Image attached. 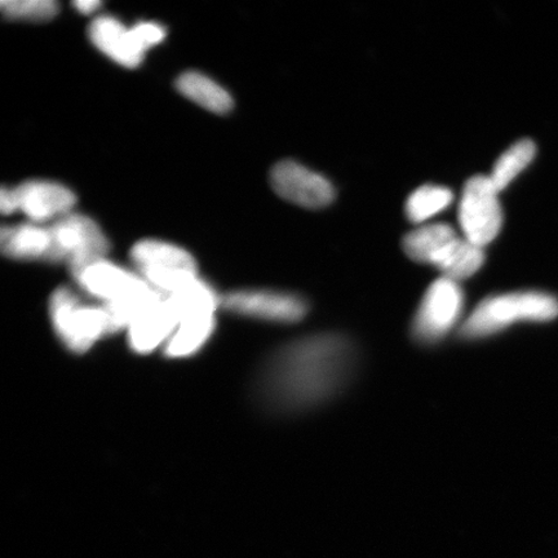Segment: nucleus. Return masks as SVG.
<instances>
[{
    "label": "nucleus",
    "instance_id": "nucleus-17",
    "mask_svg": "<svg viewBox=\"0 0 558 558\" xmlns=\"http://www.w3.org/2000/svg\"><path fill=\"white\" fill-rule=\"evenodd\" d=\"M177 88L187 100L215 114H227L234 107L228 90L199 72L181 74L177 81Z\"/></svg>",
    "mask_w": 558,
    "mask_h": 558
},
{
    "label": "nucleus",
    "instance_id": "nucleus-2",
    "mask_svg": "<svg viewBox=\"0 0 558 558\" xmlns=\"http://www.w3.org/2000/svg\"><path fill=\"white\" fill-rule=\"evenodd\" d=\"M558 316V300L546 292L522 291L494 295L481 302L459 327L464 340L494 337L521 323H547Z\"/></svg>",
    "mask_w": 558,
    "mask_h": 558
},
{
    "label": "nucleus",
    "instance_id": "nucleus-12",
    "mask_svg": "<svg viewBox=\"0 0 558 558\" xmlns=\"http://www.w3.org/2000/svg\"><path fill=\"white\" fill-rule=\"evenodd\" d=\"M19 211L31 222L44 226L72 214L75 194L65 185L51 180H29L15 187Z\"/></svg>",
    "mask_w": 558,
    "mask_h": 558
},
{
    "label": "nucleus",
    "instance_id": "nucleus-11",
    "mask_svg": "<svg viewBox=\"0 0 558 558\" xmlns=\"http://www.w3.org/2000/svg\"><path fill=\"white\" fill-rule=\"evenodd\" d=\"M72 277L83 292L104 305L120 303L150 286L137 271L108 259L90 264Z\"/></svg>",
    "mask_w": 558,
    "mask_h": 558
},
{
    "label": "nucleus",
    "instance_id": "nucleus-24",
    "mask_svg": "<svg viewBox=\"0 0 558 558\" xmlns=\"http://www.w3.org/2000/svg\"><path fill=\"white\" fill-rule=\"evenodd\" d=\"M73 5L74 9L83 13V15H93L102 4L99 0H78V2H74Z\"/></svg>",
    "mask_w": 558,
    "mask_h": 558
},
{
    "label": "nucleus",
    "instance_id": "nucleus-14",
    "mask_svg": "<svg viewBox=\"0 0 558 558\" xmlns=\"http://www.w3.org/2000/svg\"><path fill=\"white\" fill-rule=\"evenodd\" d=\"M88 37L97 50L124 68L135 69L144 60L146 51L132 27L113 16L96 17L88 27Z\"/></svg>",
    "mask_w": 558,
    "mask_h": 558
},
{
    "label": "nucleus",
    "instance_id": "nucleus-8",
    "mask_svg": "<svg viewBox=\"0 0 558 558\" xmlns=\"http://www.w3.org/2000/svg\"><path fill=\"white\" fill-rule=\"evenodd\" d=\"M459 225L464 239L484 247L497 239L504 226L499 191L493 181L478 174L466 181L459 204Z\"/></svg>",
    "mask_w": 558,
    "mask_h": 558
},
{
    "label": "nucleus",
    "instance_id": "nucleus-5",
    "mask_svg": "<svg viewBox=\"0 0 558 558\" xmlns=\"http://www.w3.org/2000/svg\"><path fill=\"white\" fill-rule=\"evenodd\" d=\"M136 271L165 296L199 278L198 265L190 251L170 242L143 240L131 248Z\"/></svg>",
    "mask_w": 558,
    "mask_h": 558
},
{
    "label": "nucleus",
    "instance_id": "nucleus-18",
    "mask_svg": "<svg viewBox=\"0 0 558 558\" xmlns=\"http://www.w3.org/2000/svg\"><path fill=\"white\" fill-rule=\"evenodd\" d=\"M458 233L448 225L418 227L403 239V251L411 260L432 265L446 244L456 240Z\"/></svg>",
    "mask_w": 558,
    "mask_h": 558
},
{
    "label": "nucleus",
    "instance_id": "nucleus-20",
    "mask_svg": "<svg viewBox=\"0 0 558 558\" xmlns=\"http://www.w3.org/2000/svg\"><path fill=\"white\" fill-rule=\"evenodd\" d=\"M535 153V144L527 138L513 144L511 148L500 156L494 166L493 172L488 174L494 186L499 192L506 190L533 162Z\"/></svg>",
    "mask_w": 558,
    "mask_h": 558
},
{
    "label": "nucleus",
    "instance_id": "nucleus-1",
    "mask_svg": "<svg viewBox=\"0 0 558 558\" xmlns=\"http://www.w3.org/2000/svg\"><path fill=\"white\" fill-rule=\"evenodd\" d=\"M359 349L338 332L306 335L271 352L256 373L254 397L270 414L294 415L339 396L359 366Z\"/></svg>",
    "mask_w": 558,
    "mask_h": 558
},
{
    "label": "nucleus",
    "instance_id": "nucleus-23",
    "mask_svg": "<svg viewBox=\"0 0 558 558\" xmlns=\"http://www.w3.org/2000/svg\"><path fill=\"white\" fill-rule=\"evenodd\" d=\"M0 209L3 215H12L19 211V204L15 190L3 186L0 192Z\"/></svg>",
    "mask_w": 558,
    "mask_h": 558
},
{
    "label": "nucleus",
    "instance_id": "nucleus-22",
    "mask_svg": "<svg viewBox=\"0 0 558 558\" xmlns=\"http://www.w3.org/2000/svg\"><path fill=\"white\" fill-rule=\"evenodd\" d=\"M132 31H134L138 44L142 45L145 51L159 45L166 37L165 27L158 23H150V21H146V23L144 21V23L132 26Z\"/></svg>",
    "mask_w": 558,
    "mask_h": 558
},
{
    "label": "nucleus",
    "instance_id": "nucleus-3",
    "mask_svg": "<svg viewBox=\"0 0 558 558\" xmlns=\"http://www.w3.org/2000/svg\"><path fill=\"white\" fill-rule=\"evenodd\" d=\"M170 300L178 314V327L163 349L169 360H185L199 353L218 327L222 296L205 279L187 286Z\"/></svg>",
    "mask_w": 558,
    "mask_h": 558
},
{
    "label": "nucleus",
    "instance_id": "nucleus-6",
    "mask_svg": "<svg viewBox=\"0 0 558 558\" xmlns=\"http://www.w3.org/2000/svg\"><path fill=\"white\" fill-rule=\"evenodd\" d=\"M52 253L50 263H65L70 274L107 259L110 244L107 235L93 219L82 214H69L52 222Z\"/></svg>",
    "mask_w": 558,
    "mask_h": 558
},
{
    "label": "nucleus",
    "instance_id": "nucleus-21",
    "mask_svg": "<svg viewBox=\"0 0 558 558\" xmlns=\"http://www.w3.org/2000/svg\"><path fill=\"white\" fill-rule=\"evenodd\" d=\"M0 9L5 19L45 23L59 13V3L54 0H3Z\"/></svg>",
    "mask_w": 558,
    "mask_h": 558
},
{
    "label": "nucleus",
    "instance_id": "nucleus-7",
    "mask_svg": "<svg viewBox=\"0 0 558 558\" xmlns=\"http://www.w3.org/2000/svg\"><path fill=\"white\" fill-rule=\"evenodd\" d=\"M464 302L459 282L441 277L432 283L411 325V335L416 343L435 345L448 337L462 319Z\"/></svg>",
    "mask_w": 558,
    "mask_h": 558
},
{
    "label": "nucleus",
    "instance_id": "nucleus-10",
    "mask_svg": "<svg viewBox=\"0 0 558 558\" xmlns=\"http://www.w3.org/2000/svg\"><path fill=\"white\" fill-rule=\"evenodd\" d=\"M270 184L279 197L304 208H324L335 199L330 181L295 160L277 163L270 171Z\"/></svg>",
    "mask_w": 558,
    "mask_h": 558
},
{
    "label": "nucleus",
    "instance_id": "nucleus-4",
    "mask_svg": "<svg viewBox=\"0 0 558 558\" xmlns=\"http://www.w3.org/2000/svg\"><path fill=\"white\" fill-rule=\"evenodd\" d=\"M48 313L56 338L73 354L88 353L99 341L114 335L105 305L85 302L66 286L52 292Z\"/></svg>",
    "mask_w": 558,
    "mask_h": 558
},
{
    "label": "nucleus",
    "instance_id": "nucleus-15",
    "mask_svg": "<svg viewBox=\"0 0 558 558\" xmlns=\"http://www.w3.org/2000/svg\"><path fill=\"white\" fill-rule=\"evenodd\" d=\"M52 244L51 228L35 222L3 227L0 232V248L12 260L50 263Z\"/></svg>",
    "mask_w": 558,
    "mask_h": 558
},
{
    "label": "nucleus",
    "instance_id": "nucleus-16",
    "mask_svg": "<svg viewBox=\"0 0 558 558\" xmlns=\"http://www.w3.org/2000/svg\"><path fill=\"white\" fill-rule=\"evenodd\" d=\"M484 263V247L458 235L439 251L432 265L441 271L442 277L460 282L476 275Z\"/></svg>",
    "mask_w": 558,
    "mask_h": 558
},
{
    "label": "nucleus",
    "instance_id": "nucleus-19",
    "mask_svg": "<svg viewBox=\"0 0 558 558\" xmlns=\"http://www.w3.org/2000/svg\"><path fill=\"white\" fill-rule=\"evenodd\" d=\"M453 201V194L448 187L438 185H423L410 195L404 213L408 219L415 225L434 218L448 208Z\"/></svg>",
    "mask_w": 558,
    "mask_h": 558
},
{
    "label": "nucleus",
    "instance_id": "nucleus-13",
    "mask_svg": "<svg viewBox=\"0 0 558 558\" xmlns=\"http://www.w3.org/2000/svg\"><path fill=\"white\" fill-rule=\"evenodd\" d=\"M178 314L169 299L163 296L132 323L125 335L131 352L148 355L165 349L178 327Z\"/></svg>",
    "mask_w": 558,
    "mask_h": 558
},
{
    "label": "nucleus",
    "instance_id": "nucleus-9",
    "mask_svg": "<svg viewBox=\"0 0 558 558\" xmlns=\"http://www.w3.org/2000/svg\"><path fill=\"white\" fill-rule=\"evenodd\" d=\"M221 306L234 316L278 325L298 324L310 312V305L302 296L262 289L230 291L222 295Z\"/></svg>",
    "mask_w": 558,
    "mask_h": 558
}]
</instances>
